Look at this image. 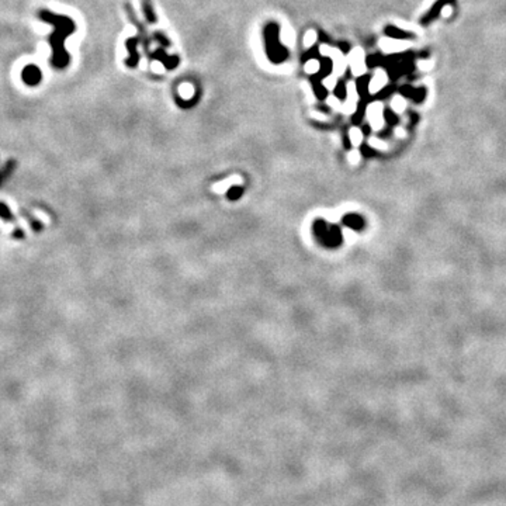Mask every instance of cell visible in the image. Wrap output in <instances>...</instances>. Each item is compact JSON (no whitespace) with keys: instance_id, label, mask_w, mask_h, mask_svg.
<instances>
[{"instance_id":"cell-17","label":"cell","mask_w":506,"mask_h":506,"mask_svg":"<svg viewBox=\"0 0 506 506\" xmlns=\"http://www.w3.org/2000/svg\"><path fill=\"white\" fill-rule=\"evenodd\" d=\"M391 107H392L394 111L402 113L405 110V107H406V101H405L401 96H395L394 99L391 100Z\"/></svg>"},{"instance_id":"cell-5","label":"cell","mask_w":506,"mask_h":506,"mask_svg":"<svg viewBox=\"0 0 506 506\" xmlns=\"http://www.w3.org/2000/svg\"><path fill=\"white\" fill-rule=\"evenodd\" d=\"M22 80L24 85L30 86V87H35L43 82V72L37 65L28 64L23 68Z\"/></svg>"},{"instance_id":"cell-11","label":"cell","mask_w":506,"mask_h":506,"mask_svg":"<svg viewBox=\"0 0 506 506\" xmlns=\"http://www.w3.org/2000/svg\"><path fill=\"white\" fill-rule=\"evenodd\" d=\"M0 219H3L5 222L16 224V217H14V214L11 213V210L9 208V205L5 204L3 201H0Z\"/></svg>"},{"instance_id":"cell-1","label":"cell","mask_w":506,"mask_h":506,"mask_svg":"<svg viewBox=\"0 0 506 506\" xmlns=\"http://www.w3.org/2000/svg\"><path fill=\"white\" fill-rule=\"evenodd\" d=\"M38 18L47 23L53 30L49 35V45H51V65L53 69H65L70 62L69 52L65 48V40L70 37L75 31V23L68 16L57 14L51 10L38 11Z\"/></svg>"},{"instance_id":"cell-3","label":"cell","mask_w":506,"mask_h":506,"mask_svg":"<svg viewBox=\"0 0 506 506\" xmlns=\"http://www.w3.org/2000/svg\"><path fill=\"white\" fill-rule=\"evenodd\" d=\"M315 231L322 242L328 246H336L341 243V231L335 227H326L324 222H316Z\"/></svg>"},{"instance_id":"cell-7","label":"cell","mask_w":506,"mask_h":506,"mask_svg":"<svg viewBox=\"0 0 506 506\" xmlns=\"http://www.w3.org/2000/svg\"><path fill=\"white\" fill-rule=\"evenodd\" d=\"M357 101H359V93H357L356 85L354 82H349L347 83V97L345 103L342 104V113L345 114H353L356 111Z\"/></svg>"},{"instance_id":"cell-6","label":"cell","mask_w":506,"mask_h":506,"mask_svg":"<svg viewBox=\"0 0 506 506\" xmlns=\"http://www.w3.org/2000/svg\"><path fill=\"white\" fill-rule=\"evenodd\" d=\"M367 118L373 129H381L384 127V106L380 101H374L367 107Z\"/></svg>"},{"instance_id":"cell-24","label":"cell","mask_w":506,"mask_h":506,"mask_svg":"<svg viewBox=\"0 0 506 506\" xmlns=\"http://www.w3.org/2000/svg\"><path fill=\"white\" fill-rule=\"evenodd\" d=\"M418 65H419V68H421L422 70H429L432 66V62L430 61H419Z\"/></svg>"},{"instance_id":"cell-23","label":"cell","mask_w":506,"mask_h":506,"mask_svg":"<svg viewBox=\"0 0 506 506\" xmlns=\"http://www.w3.org/2000/svg\"><path fill=\"white\" fill-rule=\"evenodd\" d=\"M370 145H371V146H374V148H379V149H381V148H384V146H385V144H384V142H381V141H379L377 138L370 139Z\"/></svg>"},{"instance_id":"cell-12","label":"cell","mask_w":506,"mask_h":506,"mask_svg":"<svg viewBox=\"0 0 506 506\" xmlns=\"http://www.w3.org/2000/svg\"><path fill=\"white\" fill-rule=\"evenodd\" d=\"M179 95H180L181 99L184 100H190L193 96H194V86L192 83H181L179 86Z\"/></svg>"},{"instance_id":"cell-20","label":"cell","mask_w":506,"mask_h":506,"mask_svg":"<svg viewBox=\"0 0 506 506\" xmlns=\"http://www.w3.org/2000/svg\"><path fill=\"white\" fill-rule=\"evenodd\" d=\"M326 104L329 107H332L333 110H342V103L338 97H333V96L328 97V99H326Z\"/></svg>"},{"instance_id":"cell-25","label":"cell","mask_w":506,"mask_h":506,"mask_svg":"<svg viewBox=\"0 0 506 506\" xmlns=\"http://www.w3.org/2000/svg\"><path fill=\"white\" fill-rule=\"evenodd\" d=\"M359 159H360V155L357 154L356 151H353L352 154H349V160H350L352 163H357Z\"/></svg>"},{"instance_id":"cell-9","label":"cell","mask_w":506,"mask_h":506,"mask_svg":"<svg viewBox=\"0 0 506 506\" xmlns=\"http://www.w3.org/2000/svg\"><path fill=\"white\" fill-rule=\"evenodd\" d=\"M387 83H388V76H387V73H385L383 69L376 70L373 79H371L370 85H368V91H370L371 95H376V93H379V91L381 90Z\"/></svg>"},{"instance_id":"cell-14","label":"cell","mask_w":506,"mask_h":506,"mask_svg":"<svg viewBox=\"0 0 506 506\" xmlns=\"http://www.w3.org/2000/svg\"><path fill=\"white\" fill-rule=\"evenodd\" d=\"M304 70H305V73H308V75H315V73H318L321 70L320 61H316V59H309L308 62L304 65Z\"/></svg>"},{"instance_id":"cell-19","label":"cell","mask_w":506,"mask_h":506,"mask_svg":"<svg viewBox=\"0 0 506 506\" xmlns=\"http://www.w3.org/2000/svg\"><path fill=\"white\" fill-rule=\"evenodd\" d=\"M336 83H338V76L336 75H330L324 79V86L328 90H333L336 87Z\"/></svg>"},{"instance_id":"cell-4","label":"cell","mask_w":506,"mask_h":506,"mask_svg":"<svg viewBox=\"0 0 506 506\" xmlns=\"http://www.w3.org/2000/svg\"><path fill=\"white\" fill-rule=\"evenodd\" d=\"M347 62L350 65V69L354 76H363L367 72L366 58H364V52L362 48L352 49V52L347 57Z\"/></svg>"},{"instance_id":"cell-26","label":"cell","mask_w":506,"mask_h":506,"mask_svg":"<svg viewBox=\"0 0 506 506\" xmlns=\"http://www.w3.org/2000/svg\"><path fill=\"white\" fill-rule=\"evenodd\" d=\"M11 236H13V238H16V239H22V238H24V231H23V229L17 228L16 231L11 234Z\"/></svg>"},{"instance_id":"cell-2","label":"cell","mask_w":506,"mask_h":506,"mask_svg":"<svg viewBox=\"0 0 506 506\" xmlns=\"http://www.w3.org/2000/svg\"><path fill=\"white\" fill-rule=\"evenodd\" d=\"M320 52L322 53L324 57H329V58L332 59V62H333V75H336L339 78V76H342L345 73V70H346L349 62H347L346 57L342 53L341 49L332 48V47L326 45V44H322L320 47Z\"/></svg>"},{"instance_id":"cell-8","label":"cell","mask_w":506,"mask_h":506,"mask_svg":"<svg viewBox=\"0 0 506 506\" xmlns=\"http://www.w3.org/2000/svg\"><path fill=\"white\" fill-rule=\"evenodd\" d=\"M408 45H409L408 43L400 41V40H394V38H385V40H381V41H380V47H381V49H383L384 52L387 53L404 51L405 48H408Z\"/></svg>"},{"instance_id":"cell-22","label":"cell","mask_w":506,"mask_h":506,"mask_svg":"<svg viewBox=\"0 0 506 506\" xmlns=\"http://www.w3.org/2000/svg\"><path fill=\"white\" fill-rule=\"evenodd\" d=\"M240 194H242V190H240L239 187H232V189L229 190L228 197L231 198V200H235V198L240 197Z\"/></svg>"},{"instance_id":"cell-21","label":"cell","mask_w":506,"mask_h":506,"mask_svg":"<svg viewBox=\"0 0 506 506\" xmlns=\"http://www.w3.org/2000/svg\"><path fill=\"white\" fill-rule=\"evenodd\" d=\"M151 69H152L154 73H159V75H162V73L165 72V66H163V64L159 62V61H154V62L151 64Z\"/></svg>"},{"instance_id":"cell-13","label":"cell","mask_w":506,"mask_h":506,"mask_svg":"<svg viewBox=\"0 0 506 506\" xmlns=\"http://www.w3.org/2000/svg\"><path fill=\"white\" fill-rule=\"evenodd\" d=\"M235 183H240V177L239 176H234V177H231V179H228L227 181H222V183H218V184H215V186H213V190H215L217 193H222V192H225L227 189H228L229 186H232V184H235Z\"/></svg>"},{"instance_id":"cell-16","label":"cell","mask_w":506,"mask_h":506,"mask_svg":"<svg viewBox=\"0 0 506 506\" xmlns=\"http://www.w3.org/2000/svg\"><path fill=\"white\" fill-rule=\"evenodd\" d=\"M282 41L286 45H291L294 43V31L288 26H286L282 30Z\"/></svg>"},{"instance_id":"cell-10","label":"cell","mask_w":506,"mask_h":506,"mask_svg":"<svg viewBox=\"0 0 506 506\" xmlns=\"http://www.w3.org/2000/svg\"><path fill=\"white\" fill-rule=\"evenodd\" d=\"M345 224L352 229H362L364 227V219L356 214H349L345 218Z\"/></svg>"},{"instance_id":"cell-15","label":"cell","mask_w":506,"mask_h":506,"mask_svg":"<svg viewBox=\"0 0 506 506\" xmlns=\"http://www.w3.org/2000/svg\"><path fill=\"white\" fill-rule=\"evenodd\" d=\"M316 40H318V34H316L315 30H309V31H307V34L304 35V40H303L304 48H311V47L316 43Z\"/></svg>"},{"instance_id":"cell-18","label":"cell","mask_w":506,"mask_h":506,"mask_svg":"<svg viewBox=\"0 0 506 506\" xmlns=\"http://www.w3.org/2000/svg\"><path fill=\"white\" fill-rule=\"evenodd\" d=\"M349 138L352 141V144L354 145V146H357V145H360V142H362L363 133L359 129V128H352L350 133H349Z\"/></svg>"}]
</instances>
